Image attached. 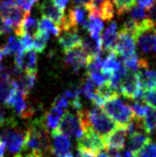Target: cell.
<instances>
[{
  "label": "cell",
  "instance_id": "obj_4",
  "mask_svg": "<svg viewBox=\"0 0 156 157\" xmlns=\"http://www.w3.org/2000/svg\"><path fill=\"white\" fill-rule=\"evenodd\" d=\"M6 126V128L0 132V140L11 153L14 155L21 153L25 147L26 130L18 128L15 119Z\"/></svg>",
  "mask_w": 156,
  "mask_h": 157
},
{
  "label": "cell",
  "instance_id": "obj_3",
  "mask_svg": "<svg viewBox=\"0 0 156 157\" xmlns=\"http://www.w3.org/2000/svg\"><path fill=\"white\" fill-rule=\"evenodd\" d=\"M102 110L116 122V125L126 126L133 118V113L130 106L116 96L108 100L101 106Z\"/></svg>",
  "mask_w": 156,
  "mask_h": 157
},
{
  "label": "cell",
  "instance_id": "obj_24",
  "mask_svg": "<svg viewBox=\"0 0 156 157\" xmlns=\"http://www.w3.org/2000/svg\"><path fill=\"white\" fill-rule=\"evenodd\" d=\"M2 49V52L4 55H16V54L21 53L23 50V48L20 43V40L18 39V37H16L15 35H12L8 38V41L6 45Z\"/></svg>",
  "mask_w": 156,
  "mask_h": 157
},
{
  "label": "cell",
  "instance_id": "obj_20",
  "mask_svg": "<svg viewBox=\"0 0 156 157\" xmlns=\"http://www.w3.org/2000/svg\"><path fill=\"white\" fill-rule=\"evenodd\" d=\"M64 115V109H60L58 106L53 105L52 109L48 111L46 115L43 117V121L47 129L55 130L58 128L60 121Z\"/></svg>",
  "mask_w": 156,
  "mask_h": 157
},
{
  "label": "cell",
  "instance_id": "obj_16",
  "mask_svg": "<svg viewBox=\"0 0 156 157\" xmlns=\"http://www.w3.org/2000/svg\"><path fill=\"white\" fill-rule=\"evenodd\" d=\"M121 66H122V63L118 60V55L114 51H110L108 52V57L101 62V71L108 82L110 76H112L113 73L118 71Z\"/></svg>",
  "mask_w": 156,
  "mask_h": 157
},
{
  "label": "cell",
  "instance_id": "obj_33",
  "mask_svg": "<svg viewBox=\"0 0 156 157\" xmlns=\"http://www.w3.org/2000/svg\"><path fill=\"white\" fill-rule=\"evenodd\" d=\"M142 101L148 105L151 109H156V90H143Z\"/></svg>",
  "mask_w": 156,
  "mask_h": 157
},
{
  "label": "cell",
  "instance_id": "obj_6",
  "mask_svg": "<svg viewBox=\"0 0 156 157\" xmlns=\"http://www.w3.org/2000/svg\"><path fill=\"white\" fill-rule=\"evenodd\" d=\"M118 94L125 98L132 101H142L143 90H141L137 80L136 72L128 71L120 82L118 86Z\"/></svg>",
  "mask_w": 156,
  "mask_h": 157
},
{
  "label": "cell",
  "instance_id": "obj_19",
  "mask_svg": "<svg viewBox=\"0 0 156 157\" xmlns=\"http://www.w3.org/2000/svg\"><path fill=\"white\" fill-rule=\"evenodd\" d=\"M117 26L116 23H112L110 25L105 29V31L102 34V37H101V47L106 51H113L116 44L117 42Z\"/></svg>",
  "mask_w": 156,
  "mask_h": 157
},
{
  "label": "cell",
  "instance_id": "obj_46",
  "mask_svg": "<svg viewBox=\"0 0 156 157\" xmlns=\"http://www.w3.org/2000/svg\"><path fill=\"white\" fill-rule=\"evenodd\" d=\"M121 157H136V155H135L133 152H131V151H126L124 153V155H122Z\"/></svg>",
  "mask_w": 156,
  "mask_h": 157
},
{
  "label": "cell",
  "instance_id": "obj_14",
  "mask_svg": "<svg viewBox=\"0 0 156 157\" xmlns=\"http://www.w3.org/2000/svg\"><path fill=\"white\" fill-rule=\"evenodd\" d=\"M40 12L42 17H46L56 25L61 26L65 19V12L55 6L51 0H44L40 5Z\"/></svg>",
  "mask_w": 156,
  "mask_h": 157
},
{
  "label": "cell",
  "instance_id": "obj_27",
  "mask_svg": "<svg viewBox=\"0 0 156 157\" xmlns=\"http://www.w3.org/2000/svg\"><path fill=\"white\" fill-rule=\"evenodd\" d=\"M39 30L48 33L49 35L52 34L54 36H59L61 32L60 26L56 25L54 22L49 20L46 17H42V19L39 20Z\"/></svg>",
  "mask_w": 156,
  "mask_h": 157
},
{
  "label": "cell",
  "instance_id": "obj_41",
  "mask_svg": "<svg viewBox=\"0 0 156 157\" xmlns=\"http://www.w3.org/2000/svg\"><path fill=\"white\" fill-rule=\"evenodd\" d=\"M77 157H96V155H94V153L92 151L85 150V149H80V148H78Z\"/></svg>",
  "mask_w": 156,
  "mask_h": 157
},
{
  "label": "cell",
  "instance_id": "obj_9",
  "mask_svg": "<svg viewBox=\"0 0 156 157\" xmlns=\"http://www.w3.org/2000/svg\"><path fill=\"white\" fill-rule=\"evenodd\" d=\"M78 148L92 151L93 153L104 150L105 148V138L93 130L87 128L84 130L81 138L78 139Z\"/></svg>",
  "mask_w": 156,
  "mask_h": 157
},
{
  "label": "cell",
  "instance_id": "obj_47",
  "mask_svg": "<svg viewBox=\"0 0 156 157\" xmlns=\"http://www.w3.org/2000/svg\"><path fill=\"white\" fill-rule=\"evenodd\" d=\"M27 157H46L41 154H34V153H27Z\"/></svg>",
  "mask_w": 156,
  "mask_h": 157
},
{
  "label": "cell",
  "instance_id": "obj_18",
  "mask_svg": "<svg viewBox=\"0 0 156 157\" xmlns=\"http://www.w3.org/2000/svg\"><path fill=\"white\" fill-rule=\"evenodd\" d=\"M136 76L142 90H156V71L148 68L140 69L136 72Z\"/></svg>",
  "mask_w": 156,
  "mask_h": 157
},
{
  "label": "cell",
  "instance_id": "obj_1",
  "mask_svg": "<svg viewBox=\"0 0 156 157\" xmlns=\"http://www.w3.org/2000/svg\"><path fill=\"white\" fill-rule=\"evenodd\" d=\"M24 149H29V153L41 155L51 152L50 136L44 123L43 117L36 118L35 121H33L26 130Z\"/></svg>",
  "mask_w": 156,
  "mask_h": 157
},
{
  "label": "cell",
  "instance_id": "obj_30",
  "mask_svg": "<svg viewBox=\"0 0 156 157\" xmlns=\"http://www.w3.org/2000/svg\"><path fill=\"white\" fill-rule=\"evenodd\" d=\"M136 157H156V142L151 141V139L136 153Z\"/></svg>",
  "mask_w": 156,
  "mask_h": 157
},
{
  "label": "cell",
  "instance_id": "obj_13",
  "mask_svg": "<svg viewBox=\"0 0 156 157\" xmlns=\"http://www.w3.org/2000/svg\"><path fill=\"white\" fill-rule=\"evenodd\" d=\"M72 143L69 136L65 135L58 129L52 130V142H51V153L56 156L63 155L71 152Z\"/></svg>",
  "mask_w": 156,
  "mask_h": 157
},
{
  "label": "cell",
  "instance_id": "obj_11",
  "mask_svg": "<svg viewBox=\"0 0 156 157\" xmlns=\"http://www.w3.org/2000/svg\"><path fill=\"white\" fill-rule=\"evenodd\" d=\"M126 129L125 126L116 125L109 134H108L105 138V149H113L120 151L124 148L126 142Z\"/></svg>",
  "mask_w": 156,
  "mask_h": 157
},
{
  "label": "cell",
  "instance_id": "obj_29",
  "mask_svg": "<svg viewBox=\"0 0 156 157\" xmlns=\"http://www.w3.org/2000/svg\"><path fill=\"white\" fill-rule=\"evenodd\" d=\"M130 109L132 110L133 115L135 117L144 118L151 107L147 104H145L143 101H135L132 104V105L130 106Z\"/></svg>",
  "mask_w": 156,
  "mask_h": 157
},
{
  "label": "cell",
  "instance_id": "obj_2",
  "mask_svg": "<svg viewBox=\"0 0 156 157\" xmlns=\"http://www.w3.org/2000/svg\"><path fill=\"white\" fill-rule=\"evenodd\" d=\"M84 130L89 128L102 137H105L116 127V122L106 114L101 107L94 106L91 109L78 110Z\"/></svg>",
  "mask_w": 156,
  "mask_h": 157
},
{
  "label": "cell",
  "instance_id": "obj_21",
  "mask_svg": "<svg viewBox=\"0 0 156 157\" xmlns=\"http://www.w3.org/2000/svg\"><path fill=\"white\" fill-rule=\"evenodd\" d=\"M82 47L89 57H96L101 55V39H93L91 36L83 39Z\"/></svg>",
  "mask_w": 156,
  "mask_h": 157
},
{
  "label": "cell",
  "instance_id": "obj_23",
  "mask_svg": "<svg viewBox=\"0 0 156 157\" xmlns=\"http://www.w3.org/2000/svg\"><path fill=\"white\" fill-rule=\"evenodd\" d=\"M104 28V23L102 20L97 17L94 14H89V20L86 30H88L89 36L93 39H98L101 38V32Z\"/></svg>",
  "mask_w": 156,
  "mask_h": 157
},
{
  "label": "cell",
  "instance_id": "obj_31",
  "mask_svg": "<svg viewBox=\"0 0 156 157\" xmlns=\"http://www.w3.org/2000/svg\"><path fill=\"white\" fill-rule=\"evenodd\" d=\"M112 4L116 6L118 15H121L129 11L134 6L135 0H112Z\"/></svg>",
  "mask_w": 156,
  "mask_h": 157
},
{
  "label": "cell",
  "instance_id": "obj_12",
  "mask_svg": "<svg viewBox=\"0 0 156 157\" xmlns=\"http://www.w3.org/2000/svg\"><path fill=\"white\" fill-rule=\"evenodd\" d=\"M65 63L69 67H71L74 71L78 73L82 68H84L88 64L89 56L85 52L83 47L73 49L71 51L65 52Z\"/></svg>",
  "mask_w": 156,
  "mask_h": 157
},
{
  "label": "cell",
  "instance_id": "obj_25",
  "mask_svg": "<svg viewBox=\"0 0 156 157\" xmlns=\"http://www.w3.org/2000/svg\"><path fill=\"white\" fill-rule=\"evenodd\" d=\"M49 39H50V35L48 33L39 30L34 35V39H33V50L36 53H42L46 49Z\"/></svg>",
  "mask_w": 156,
  "mask_h": 157
},
{
  "label": "cell",
  "instance_id": "obj_17",
  "mask_svg": "<svg viewBox=\"0 0 156 157\" xmlns=\"http://www.w3.org/2000/svg\"><path fill=\"white\" fill-rule=\"evenodd\" d=\"M39 31V21L35 17H32L29 14H26L22 19L19 27L14 31L15 36L19 37L24 34L34 36Z\"/></svg>",
  "mask_w": 156,
  "mask_h": 157
},
{
  "label": "cell",
  "instance_id": "obj_22",
  "mask_svg": "<svg viewBox=\"0 0 156 157\" xmlns=\"http://www.w3.org/2000/svg\"><path fill=\"white\" fill-rule=\"evenodd\" d=\"M151 138L149 137V134H147L146 132H136V133L129 135V139H128L129 151L133 152V153H136Z\"/></svg>",
  "mask_w": 156,
  "mask_h": 157
},
{
  "label": "cell",
  "instance_id": "obj_7",
  "mask_svg": "<svg viewBox=\"0 0 156 157\" xmlns=\"http://www.w3.org/2000/svg\"><path fill=\"white\" fill-rule=\"evenodd\" d=\"M57 129L69 137H75L77 139H80L84 133V127L79 113H77L75 114L71 111H67L63 115Z\"/></svg>",
  "mask_w": 156,
  "mask_h": 157
},
{
  "label": "cell",
  "instance_id": "obj_39",
  "mask_svg": "<svg viewBox=\"0 0 156 157\" xmlns=\"http://www.w3.org/2000/svg\"><path fill=\"white\" fill-rule=\"evenodd\" d=\"M136 1L141 8L148 10L149 8L152 7V5L156 2V0H136Z\"/></svg>",
  "mask_w": 156,
  "mask_h": 157
},
{
  "label": "cell",
  "instance_id": "obj_43",
  "mask_svg": "<svg viewBox=\"0 0 156 157\" xmlns=\"http://www.w3.org/2000/svg\"><path fill=\"white\" fill-rule=\"evenodd\" d=\"M74 3L76 4H79V5H89V4H91V0H73Z\"/></svg>",
  "mask_w": 156,
  "mask_h": 157
},
{
  "label": "cell",
  "instance_id": "obj_26",
  "mask_svg": "<svg viewBox=\"0 0 156 157\" xmlns=\"http://www.w3.org/2000/svg\"><path fill=\"white\" fill-rule=\"evenodd\" d=\"M129 20L134 23L135 29H136L137 26H139L147 20V14L145 13L144 9L140 6H133L129 10Z\"/></svg>",
  "mask_w": 156,
  "mask_h": 157
},
{
  "label": "cell",
  "instance_id": "obj_37",
  "mask_svg": "<svg viewBox=\"0 0 156 157\" xmlns=\"http://www.w3.org/2000/svg\"><path fill=\"white\" fill-rule=\"evenodd\" d=\"M12 121H14V118L8 117L5 109H4L2 106H0V128L3 126H6L8 123H10Z\"/></svg>",
  "mask_w": 156,
  "mask_h": 157
},
{
  "label": "cell",
  "instance_id": "obj_32",
  "mask_svg": "<svg viewBox=\"0 0 156 157\" xmlns=\"http://www.w3.org/2000/svg\"><path fill=\"white\" fill-rule=\"evenodd\" d=\"M80 89H81V94H83L88 100H91V101L93 98L94 94H96V90H97L96 86H94V84L89 78H86L83 86H82Z\"/></svg>",
  "mask_w": 156,
  "mask_h": 157
},
{
  "label": "cell",
  "instance_id": "obj_36",
  "mask_svg": "<svg viewBox=\"0 0 156 157\" xmlns=\"http://www.w3.org/2000/svg\"><path fill=\"white\" fill-rule=\"evenodd\" d=\"M69 104H70L69 100H68V98H66L62 94V96L56 98V100L54 101V102H53V105L58 106V107H60V109H62L65 110L68 107Z\"/></svg>",
  "mask_w": 156,
  "mask_h": 157
},
{
  "label": "cell",
  "instance_id": "obj_15",
  "mask_svg": "<svg viewBox=\"0 0 156 157\" xmlns=\"http://www.w3.org/2000/svg\"><path fill=\"white\" fill-rule=\"evenodd\" d=\"M59 43L63 50L65 52H68L73 49L82 47L83 38L80 36L77 30L64 31V34L59 39Z\"/></svg>",
  "mask_w": 156,
  "mask_h": 157
},
{
  "label": "cell",
  "instance_id": "obj_38",
  "mask_svg": "<svg viewBox=\"0 0 156 157\" xmlns=\"http://www.w3.org/2000/svg\"><path fill=\"white\" fill-rule=\"evenodd\" d=\"M149 12L148 15H147V18L149 19V21L152 23L153 27L156 29V2L154 3V5H152V7L149 8Z\"/></svg>",
  "mask_w": 156,
  "mask_h": 157
},
{
  "label": "cell",
  "instance_id": "obj_44",
  "mask_svg": "<svg viewBox=\"0 0 156 157\" xmlns=\"http://www.w3.org/2000/svg\"><path fill=\"white\" fill-rule=\"evenodd\" d=\"M97 157H110L108 153V151H105V150H101L97 152Z\"/></svg>",
  "mask_w": 156,
  "mask_h": 157
},
{
  "label": "cell",
  "instance_id": "obj_35",
  "mask_svg": "<svg viewBox=\"0 0 156 157\" xmlns=\"http://www.w3.org/2000/svg\"><path fill=\"white\" fill-rule=\"evenodd\" d=\"M20 38V43L23 48L24 51H29L33 50V37L30 35L24 34L19 37Z\"/></svg>",
  "mask_w": 156,
  "mask_h": 157
},
{
  "label": "cell",
  "instance_id": "obj_28",
  "mask_svg": "<svg viewBox=\"0 0 156 157\" xmlns=\"http://www.w3.org/2000/svg\"><path fill=\"white\" fill-rule=\"evenodd\" d=\"M142 121L146 133L150 134L156 131V109H150L145 117L142 118Z\"/></svg>",
  "mask_w": 156,
  "mask_h": 157
},
{
  "label": "cell",
  "instance_id": "obj_10",
  "mask_svg": "<svg viewBox=\"0 0 156 157\" xmlns=\"http://www.w3.org/2000/svg\"><path fill=\"white\" fill-rule=\"evenodd\" d=\"M15 68L22 73H37V55L34 50L15 55Z\"/></svg>",
  "mask_w": 156,
  "mask_h": 157
},
{
  "label": "cell",
  "instance_id": "obj_34",
  "mask_svg": "<svg viewBox=\"0 0 156 157\" xmlns=\"http://www.w3.org/2000/svg\"><path fill=\"white\" fill-rule=\"evenodd\" d=\"M14 3L21 9L25 14H29L33 5L39 0H13Z\"/></svg>",
  "mask_w": 156,
  "mask_h": 157
},
{
  "label": "cell",
  "instance_id": "obj_48",
  "mask_svg": "<svg viewBox=\"0 0 156 157\" xmlns=\"http://www.w3.org/2000/svg\"><path fill=\"white\" fill-rule=\"evenodd\" d=\"M57 157H74V155L71 153V152H68V153L63 154V155H58Z\"/></svg>",
  "mask_w": 156,
  "mask_h": 157
},
{
  "label": "cell",
  "instance_id": "obj_8",
  "mask_svg": "<svg viewBox=\"0 0 156 157\" xmlns=\"http://www.w3.org/2000/svg\"><path fill=\"white\" fill-rule=\"evenodd\" d=\"M135 38L132 32L126 30L124 28H121L120 32L118 33L117 42L116 44L113 51L116 52L118 56L122 57L124 59L135 55Z\"/></svg>",
  "mask_w": 156,
  "mask_h": 157
},
{
  "label": "cell",
  "instance_id": "obj_42",
  "mask_svg": "<svg viewBox=\"0 0 156 157\" xmlns=\"http://www.w3.org/2000/svg\"><path fill=\"white\" fill-rule=\"evenodd\" d=\"M106 1H108V0H91V3H92V6L96 9V8L100 7L101 4H104Z\"/></svg>",
  "mask_w": 156,
  "mask_h": 157
},
{
  "label": "cell",
  "instance_id": "obj_40",
  "mask_svg": "<svg viewBox=\"0 0 156 157\" xmlns=\"http://www.w3.org/2000/svg\"><path fill=\"white\" fill-rule=\"evenodd\" d=\"M51 1L53 2V4H54L55 6H57L62 11H65L66 7H67L69 3V0H51Z\"/></svg>",
  "mask_w": 156,
  "mask_h": 157
},
{
  "label": "cell",
  "instance_id": "obj_45",
  "mask_svg": "<svg viewBox=\"0 0 156 157\" xmlns=\"http://www.w3.org/2000/svg\"><path fill=\"white\" fill-rule=\"evenodd\" d=\"M4 151H5V145H4V143L0 140V157L4 156Z\"/></svg>",
  "mask_w": 156,
  "mask_h": 157
},
{
  "label": "cell",
  "instance_id": "obj_5",
  "mask_svg": "<svg viewBox=\"0 0 156 157\" xmlns=\"http://www.w3.org/2000/svg\"><path fill=\"white\" fill-rule=\"evenodd\" d=\"M26 98H27V94H23L19 90L16 89L15 86H13L4 104L11 107L12 109H14L15 113L20 117L29 118L34 114V109L31 105H28Z\"/></svg>",
  "mask_w": 156,
  "mask_h": 157
}]
</instances>
